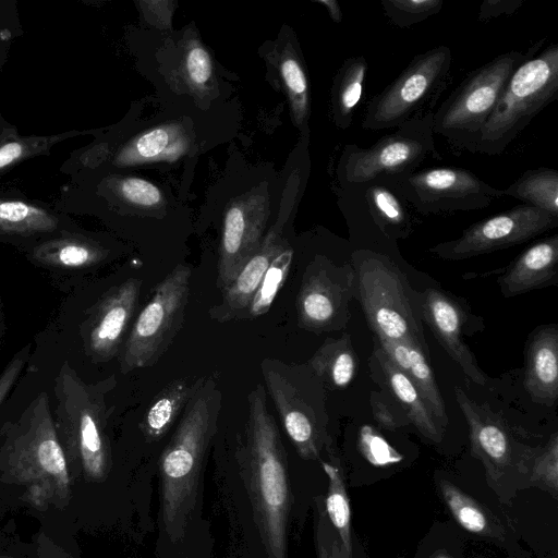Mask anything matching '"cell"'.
Instances as JSON below:
<instances>
[{"mask_svg": "<svg viewBox=\"0 0 558 558\" xmlns=\"http://www.w3.org/2000/svg\"><path fill=\"white\" fill-rule=\"evenodd\" d=\"M239 461L253 515L268 558H287V529L291 508L287 454L266 390L257 385L247 396L244 439Z\"/></svg>", "mask_w": 558, "mask_h": 558, "instance_id": "cell-1", "label": "cell"}, {"mask_svg": "<svg viewBox=\"0 0 558 558\" xmlns=\"http://www.w3.org/2000/svg\"><path fill=\"white\" fill-rule=\"evenodd\" d=\"M222 393L205 378L181 414L159 459L162 526L172 542L181 541L195 509L205 456L216 434Z\"/></svg>", "mask_w": 558, "mask_h": 558, "instance_id": "cell-2", "label": "cell"}, {"mask_svg": "<svg viewBox=\"0 0 558 558\" xmlns=\"http://www.w3.org/2000/svg\"><path fill=\"white\" fill-rule=\"evenodd\" d=\"M558 97V45L529 57L512 73L484 124L474 153L499 155Z\"/></svg>", "mask_w": 558, "mask_h": 558, "instance_id": "cell-3", "label": "cell"}, {"mask_svg": "<svg viewBox=\"0 0 558 558\" xmlns=\"http://www.w3.org/2000/svg\"><path fill=\"white\" fill-rule=\"evenodd\" d=\"M265 390L299 456L317 460L328 440L326 387L307 363L266 357L260 362Z\"/></svg>", "mask_w": 558, "mask_h": 558, "instance_id": "cell-4", "label": "cell"}, {"mask_svg": "<svg viewBox=\"0 0 558 558\" xmlns=\"http://www.w3.org/2000/svg\"><path fill=\"white\" fill-rule=\"evenodd\" d=\"M531 52H502L470 72L433 113L434 134L456 149L474 153L480 133L493 113L501 92Z\"/></svg>", "mask_w": 558, "mask_h": 558, "instance_id": "cell-5", "label": "cell"}, {"mask_svg": "<svg viewBox=\"0 0 558 558\" xmlns=\"http://www.w3.org/2000/svg\"><path fill=\"white\" fill-rule=\"evenodd\" d=\"M451 65V50L444 45L416 54L368 101L361 126L366 131L390 130L434 112L450 81Z\"/></svg>", "mask_w": 558, "mask_h": 558, "instance_id": "cell-6", "label": "cell"}, {"mask_svg": "<svg viewBox=\"0 0 558 558\" xmlns=\"http://www.w3.org/2000/svg\"><path fill=\"white\" fill-rule=\"evenodd\" d=\"M353 259L357 296L377 338L409 342L425 353L420 311L396 266L386 256L364 250L356 251Z\"/></svg>", "mask_w": 558, "mask_h": 558, "instance_id": "cell-7", "label": "cell"}, {"mask_svg": "<svg viewBox=\"0 0 558 558\" xmlns=\"http://www.w3.org/2000/svg\"><path fill=\"white\" fill-rule=\"evenodd\" d=\"M433 113L393 129L369 147L344 146L338 174L341 186L400 178L418 170L429 158L440 159L434 137Z\"/></svg>", "mask_w": 558, "mask_h": 558, "instance_id": "cell-8", "label": "cell"}, {"mask_svg": "<svg viewBox=\"0 0 558 558\" xmlns=\"http://www.w3.org/2000/svg\"><path fill=\"white\" fill-rule=\"evenodd\" d=\"M192 270L178 264L155 288L138 313L120 356L123 374L156 364L182 328L189 303Z\"/></svg>", "mask_w": 558, "mask_h": 558, "instance_id": "cell-9", "label": "cell"}, {"mask_svg": "<svg viewBox=\"0 0 558 558\" xmlns=\"http://www.w3.org/2000/svg\"><path fill=\"white\" fill-rule=\"evenodd\" d=\"M384 181L423 216L484 209L505 196L474 172L457 167L426 168Z\"/></svg>", "mask_w": 558, "mask_h": 558, "instance_id": "cell-10", "label": "cell"}, {"mask_svg": "<svg viewBox=\"0 0 558 558\" xmlns=\"http://www.w3.org/2000/svg\"><path fill=\"white\" fill-rule=\"evenodd\" d=\"M557 226V216L521 204L471 225L459 238L428 252L441 259H466L524 243Z\"/></svg>", "mask_w": 558, "mask_h": 558, "instance_id": "cell-11", "label": "cell"}, {"mask_svg": "<svg viewBox=\"0 0 558 558\" xmlns=\"http://www.w3.org/2000/svg\"><path fill=\"white\" fill-rule=\"evenodd\" d=\"M354 287L353 267L315 258L304 270L296 296L299 327L315 333L344 328Z\"/></svg>", "mask_w": 558, "mask_h": 558, "instance_id": "cell-12", "label": "cell"}, {"mask_svg": "<svg viewBox=\"0 0 558 558\" xmlns=\"http://www.w3.org/2000/svg\"><path fill=\"white\" fill-rule=\"evenodd\" d=\"M269 216L268 197L250 193L228 207L220 243L217 287L230 284L264 239Z\"/></svg>", "mask_w": 558, "mask_h": 558, "instance_id": "cell-13", "label": "cell"}, {"mask_svg": "<svg viewBox=\"0 0 558 558\" xmlns=\"http://www.w3.org/2000/svg\"><path fill=\"white\" fill-rule=\"evenodd\" d=\"M142 280L130 278L111 288L96 305L87 325L86 344L93 357L112 359L136 312Z\"/></svg>", "mask_w": 558, "mask_h": 558, "instance_id": "cell-14", "label": "cell"}, {"mask_svg": "<svg viewBox=\"0 0 558 558\" xmlns=\"http://www.w3.org/2000/svg\"><path fill=\"white\" fill-rule=\"evenodd\" d=\"M418 308L421 318L466 377L477 385H485L486 376L463 340L466 317L460 303L449 294L429 288L420 294Z\"/></svg>", "mask_w": 558, "mask_h": 558, "instance_id": "cell-15", "label": "cell"}, {"mask_svg": "<svg viewBox=\"0 0 558 558\" xmlns=\"http://www.w3.org/2000/svg\"><path fill=\"white\" fill-rule=\"evenodd\" d=\"M457 402L468 422L471 449L483 463L490 484H497L512 464L510 437L502 421L489 408L476 403L459 387Z\"/></svg>", "mask_w": 558, "mask_h": 558, "instance_id": "cell-16", "label": "cell"}, {"mask_svg": "<svg viewBox=\"0 0 558 558\" xmlns=\"http://www.w3.org/2000/svg\"><path fill=\"white\" fill-rule=\"evenodd\" d=\"M287 245L279 230L270 229L233 281L221 290L220 302L209 308L210 318L218 323L244 319L266 270Z\"/></svg>", "mask_w": 558, "mask_h": 558, "instance_id": "cell-17", "label": "cell"}, {"mask_svg": "<svg viewBox=\"0 0 558 558\" xmlns=\"http://www.w3.org/2000/svg\"><path fill=\"white\" fill-rule=\"evenodd\" d=\"M102 396L92 392L74 381V404L70 405L85 471L93 477H101L107 466V448L104 439L105 407Z\"/></svg>", "mask_w": 558, "mask_h": 558, "instance_id": "cell-18", "label": "cell"}, {"mask_svg": "<svg viewBox=\"0 0 558 558\" xmlns=\"http://www.w3.org/2000/svg\"><path fill=\"white\" fill-rule=\"evenodd\" d=\"M558 276V234L532 244L511 263L500 278L506 298L555 284Z\"/></svg>", "mask_w": 558, "mask_h": 558, "instance_id": "cell-19", "label": "cell"}, {"mask_svg": "<svg viewBox=\"0 0 558 558\" xmlns=\"http://www.w3.org/2000/svg\"><path fill=\"white\" fill-rule=\"evenodd\" d=\"M524 387L537 403L553 407L558 397V328L542 326L526 348Z\"/></svg>", "mask_w": 558, "mask_h": 558, "instance_id": "cell-20", "label": "cell"}, {"mask_svg": "<svg viewBox=\"0 0 558 558\" xmlns=\"http://www.w3.org/2000/svg\"><path fill=\"white\" fill-rule=\"evenodd\" d=\"M387 359L417 388L438 426L448 423L445 402L423 350L412 343L377 338Z\"/></svg>", "mask_w": 558, "mask_h": 558, "instance_id": "cell-21", "label": "cell"}, {"mask_svg": "<svg viewBox=\"0 0 558 558\" xmlns=\"http://www.w3.org/2000/svg\"><path fill=\"white\" fill-rule=\"evenodd\" d=\"M365 207L379 230L390 239L407 238L414 227L412 206L384 180L357 186Z\"/></svg>", "mask_w": 558, "mask_h": 558, "instance_id": "cell-22", "label": "cell"}, {"mask_svg": "<svg viewBox=\"0 0 558 558\" xmlns=\"http://www.w3.org/2000/svg\"><path fill=\"white\" fill-rule=\"evenodd\" d=\"M373 359L377 362L387 387L393 393L409 422L424 437L439 442L444 430L438 426L417 388L387 359L378 344L374 347Z\"/></svg>", "mask_w": 558, "mask_h": 558, "instance_id": "cell-23", "label": "cell"}, {"mask_svg": "<svg viewBox=\"0 0 558 558\" xmlns=\"http://www.w3.org/2000/svg\"><path fill=\"white\" fill-rule=\"evenodd\" d=\"M204 377H182L170 381L151 400L140 427L148 440L163 437L202 386Z\"/></svg>", "mask_w": 558, "mask_h": 558, "instance_id": "cell-24", "label": "cell"}, {"mask_svg": "<svg viewBox=\"0 0 558 558\" xmlns=\"http://www.w3.org/2000/svg\"><path fill=\"white\" fill-rule=\"evenodd\" d=\"M359 360L349 335L327 338L308 360L307 365L326 388L344 389L353 380Z\"/></svg>", "mask_w": 558, "mask_h": 558, "instance_id": "cell-25", "label": "cell"}, {"mask_svg": "<svg viewBox=\"0 0 558 558\" xmlns=\"http://www.w3.org/2000/svg\"><path fill=\"white\" fill-rule=\"evenodd\" d=\"M368 64L363 54L344 60L339 69L331 90V108L336 125L348 129L353 121L356 106L362 97Z\"/></svg>", "mask_w": 558, "mask_h": 558, "instance_id": "cell-26", "label": "cell"}, {"mask_svg": "<svg viewBox=\"0 0 558 558\" xmlns=\"http://www.w3.org/2000/svg\"><path fill=\"white\" fill-rule=\"evenodd\" d=\"M439 489L451 514L463 529L481 536H502L498 519L473 497L446 480L439 482Z\"/></svg>", "mask_w": 558, "mask_h": 558, "instance_id": "cell-27", "label": "cell"}, {"mask_svg": "<svg viewBox=\"0 0 558 558\" xmlns=\"http://www.w3.org/2000/svg\"><path fill=\"white\" fill-rule=\"evenodd\" d=\"M502 192L558 217V171L553 168L526 170Z\"/></svg>", "mask_w": 558, "mask_h": 558, "instance_id": "cell-28", "label": "cell"}, {"mask_svg": "<svg viewBox=\"0 0 558 558\" xmlns=\"http://www.w3.org/2000/svg\"><path fill=\"white\" fill-rule=\"evenodd\" d=\"M322 466L328 478L325 512L343 547L352 553L351 508L343 476L331 463L323 461Z\"/></svg>", "mask_w": 558, "mask_h": 558, "instance_id": "cell-29", "label": "cell"}, {"mask_svg": "<svg viewBox=\"0 0 558 558\" xmlns=\"http://www.w3.org/2000/svg\"><path fill=\"white\" fill-rule=\"evenodd\" d=\"M35 257L47 265L78 268L98 263L104 258V252L85 241L65 239L39 246Z\"/></svg>", "mask_w": 558, "mask_h": 558, "instance_id": "cell-30", "label": "cell"}, {"mask_svg": "<svg viewBox=\"0 0 558 558\" xmlns=\"http://www.w3.org/2000/svg\"><path fill=\"white\" fill-rule=\"evenodd\" d=\"M56 227V218L41 208L21 201L0 199V232L28 234Z\"/></svg>", "mask_w": 558, "mask_h": 558, "instance_id": "cell-31", "label": "cell"}, {"mask_svg": "<svg viewBox=\"0 0 558 558\" xmlns=\"http://www.w3.org/2000/svg\"><path fill=\"white\" fill-rule=\"evenodd\" d=\"M293 259V250L288 244L271 262L253 296L244 318H257L265 315L284 284Z\"/></svg>", "mask_w": 558, "mask_h": 558, "instance_id": "cell-32", "label": "cell"}, {"mask_svg": "<svg viewBox=\"0 0 558 558\" xmlns=\"http://www.w3.org/2000/svg\"><path fill=\"white\" fill-rule=\"evenodd\" d=\"M280 73L290 97L293 116L299 125H302L310 111L308 84L305 71L299 59L289 53L280 64Z\"/></svg>", "mask_w": 558, "mask_h": 558, "instance_id": "cell-33", "label": "cell"}, {"mask_svg": "<svg viewBox=\"0 0 558 558\" xmlns=\"http://www.w3.org/2000/svg\"><path fill=\"white\" fill-rule=\"evenodd\" d=\"M383 12L399 28H409L440 12L442 0H381Z\"/></svg>", "mask_w": 558, "mask_h": 558, "instance_id": "cell-34", "label": "cell"}, {"mask_svg": "<svg viewBox=\"0 0 558 558\" xmlns=\"http://www.w3.org/2000/svg\"><path fill=\"white\" fill-rule=\"evenodd\" d=\"M174 135L175 132L170 128L160 126L148 131L138 136L135 142L124 149L118 156V161L124 165L161 156L169 149Z\"/></svg>", "mask_w": 558, "mask_h": 558, "instance_id": "cell-35", "label": "cell"}, {"mask_svg": "<svg viewBox=\"0 0 558 558\" xmlns=\"http://www.w3.org/2000/svg\"><path fill=\"white\" fill-rule=\"evenodd\" d=\"M530 482L533 486L557 496L558 492V436L554 433L547 445L534 459Z\"/></svg>", "mask_w": 558, "mask_h": 558, "instance_id": "cell-36", "label": "cell"}, {"mask_svg": "<svg viewBox=\"0 0 558 558\" xmlns=\"http://www.w3.org/2000/svg\"><path fill=\"white\" fill-rule=\"evenodd\" d=\"M318 513L315 524V544L317 558H353L348 551L329 522L325 509L318 505Z\"/></svg>", "mask_w": 558, "mask_h": 558, "instance_id": "cell-37", "label": "cell"}, {"mask_svg": "<svg viewBox=\"0 0 558 558\" xmlns=\"http://www.w3.org/2000/svg\"><path fill=\"white\" fill-rule=\"evenodd\" d=\"M360 449L365 459L375 466H386L402 460L400 453L369 428L362 432Z\"/></svg>", "mask_w": 558, "mask_h": 558, "instance_id": "cell-38", "label": "cell"}, {"mask_svg": "<svg viewBox=\"0 0 558 558\" xmlns=\"http://www.w3.org/2000/svg\"><path fill=\"white\" fill-rule=\"evenodd\" d=\"M119 191L123 198L141 207H155L162 199L160 190L156 185L140 178L123 179Z\"/></svg>", "mask_w": 558, "mask_h": 558, "instance_id": "cell-39", "label": "cell"}, {"mask_svg": "<svg viewBox=\"0 0 558 558\" xmlns=\"http://www.w3.org/2000/svg\"><path fill=\"white\" fill-rule=\"evenodd\" d=\"M185 71L190 82L195 86L205 85L211 77L213 64L206 49L194 43L185 52Z\"/></svg>", "mask_w": 558, "mask_h": 558, "instance_id": "cell-40", "label": "cell"}, {"mask_svg": "<svg viewBox=\"0 0 558 558\" xmlns=\"http://www.w3.org/2000/svg\"><path fill=\"white\" fill-rule=\"evenodd\" d=\"M47 138H28L7 142L0 146V170L46 146Z\"/></svg>", "mask_w": 558, "mask_h": 558, "instance_id": "cell-41", "label": "cell"}, {"mask_svg": "<svg viewBox=\"0 0 558 558\" xmlns=\"http://www.w3.org/2000/svg\"><path fill=\"white\" fill-rule=\"evenodd\" d=\"M523 3V0H485L480 7L477 17L486 23L502 15L513 14Z\"/></svg>", "mask_w": 558, "mask_h": 558, "instance_id": "cell-42", "label": "cell"}, {"mask_svg": "<svg viewBox=\"0 0 558 558\" xmlns=\"http://www.w3.org/2000/svg\"><path fill=\"white\" fill-rule=\"evenodd\" d=\"M372 407L374 418L378 422L379 425L387 429H396L401 426L403 423L399 420L397 415L388 408V405L379 398L378 393H373L372 397Z\"/></svg>", "mask_w": 558, "mask_h": 558, "instance_id": "cell-43", "label": "cell"}, {"mask_svg": "<svg viewBox=\"0 0 558 558\" xmlns=\"http://www.w3.org/2000/svg\"><path fill=\"white\" fill-rule=\"evenodd\" d=\"M318 3L326 7L330 17L336 22L340 23L342 21V12L340 5L335 0H319Z\"/></svg>", "mask_w": 558, "mask_h": 558, "instance_id": "cell-44", "label": "cell"}, {"mask_svg": "<svg viewBox=\"0 0 558 558\" xmlns=\"http://www.w3.org/2000/svg\"><path fill=\"white\" fill-rule=\"evenodd\" d=\"M438 558H447V557H442V556H441V557H438Z\"/></svg>", "mask_w": 558, "mask_h": 558, "instance_id": "cell-45", "label": "cell"}]
</instances>
